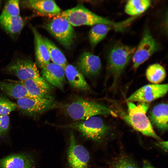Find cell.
Wrapping results in <instances>:
<instances>
[{
  "label": "cell",
  "instance_id": "cell-27",
  "mask_svg": "<svg viewBox=\"0 0 168 168\" xmlns=\"http://www.w3.org/2000/svg\"><path fill=\"white\" fill-rule=\"evenodd\" d=\"M17 107L16 103L0 95V115H8Z\"/></svg>",
  "mask_w": 168,
  "mask_h": 168
},
{
  "label": "cell",
  "instance_id": "cell-22",
  "mask_svg": "<svg viewBox=\"0 0 168 168\" xmlns=\"http://www.w3.org/2000/svg\"><path fill=\"white\" fill-rule=\"evenodd\" d=\"M114 28L104 24H97L93 26L88 33L89 41L92 47H94L104 39L108 32Z\"/></svg>",
  "mask_w": 168,
  "mask_h": 168
},
{
  "label": "cell",
  "instance_id": "cell-9",
  "mask_svg": "<svg viewBox=\"0 0 168 168\" xmlns=\"http://www.w3.org/2000/svg\"><path fill=\"white\" fill-rule=\"evenodd\" d=\"M159 49V45L149 30L146 29L132 57L133 67L136 69Z\"/></svg>",
  "mask_w": 168,
  "mask_h": 168
},
{
  "label": "cell",
  "instance_id": "cell-1",
  "mask_svg": "<svg viewBox=\"0 0 168 168\" xmlns=\"http://www.w3.org/2000/svg\"><path fill=\"white\" fill-rule=\"evenodd\" d=\"M67 20L74 26L86 25L93 26L101 24L112 26L114 29L121 30L125 25L124 22H115L98 15L81 4L62 12L58 15Z\"/></svg>",
  "mask_w": 168,
  "mask_h": 168
},
{
  "label": "cell",
  "instance_id": "cell-19",
  "mask_svg": "<svg viewBox=\"0 0 168 168\" xmlns=\"http://www.w3.org/2000/svg\"><path fill=\"white\" fill-rule=\"evenodd\" d=\"M168 110L167 104L162 103L156 105L150 112V118L152 123L163 131L168 129Z\"/></svg>",
  "mask_w": 168,
  "mask_h": 168
},
{
  "label": "cell",
  "instance_id": "cell-2",
  "mask_svg": "<svg viewBox=\"0 0 168 168\" xmlns=\"http://www.w3.org/2000/svg\"><path fill=\"white\" fill-rule=\"evenodd\" d=\"M128 114L124 119L135 130L145 136L158 141L162 140L154 130L146 113L149 108L148 103H141L136 105L132 102H127Z\"/></svg>",
  "mask_w": 168,
  "mask_h": 168
},
{
  "label": "cell",
  "instance_id": "cell-11",
  "mask_svg": "<svg viewBox=\"0 0 168 168\" xmlns=\"http://www.w3.org/2000/svg\"><path fill=\"white\" fill-rule=\"evenodd\" d=\"M9 73L17 77L20 81L31 79L42 78L35 63L27 59H18L9 65L7 68Z\"/></svg>",
  "mask_w": 168,
  "mask_h": 168
},
{
  "label": "cell",
  "instance_id": "cell-5",
  "mask_svg": "<svg viewBox=\"0 0 168 168\" xmlns=\"http://www.w3.org/2000/svg\"><path fill=\"white\" fill-rule=\"evenodd\" d=\"M58 126L77 130L86 138L98 142L103 140L108 130V127L102 119L97 116Z\"/></svg>",
  "mask_w": 168,
  "mask_h": 168
},
{
  "label": "cell",
  "instance_id": "cell-17",
  "mask_svg": "<svg viewBox=\"0 0 168 168\" xmlns=\"http://www.w3.org/2000/svg\"><path fill=\"white\" fill-rule=\"evenodd\" d=\"M35 46V55L38 66L43 68L50 63V59L43 37L34 27L32 28Z\"/></svg>",
  "mask_w": 168,
  "mask_h": 168
},
{
  "label": "cell",
  "instance_id": "cell-16",
  "mask_svg": "<svg viewBox=\"0 0 168 168\" xmlns=\"http://www.w3.org/2000/svg\"><path fill=\"white\" fill-rule=\"evenodd\" d=\"M26 3L30 7L43 15L54 17L61 12V9L53 0H29Z\"/></svg>",
  "mask_w": 168,
  "mask_h": 168
},
{
  "label": "cell",
  "instance_id": "cell-23",
  "mask_svg": "<svg viewBox=\"0 0 168 168\" xmlns=\"http://www.w3.org/2000/svg\"><path fill=\"white\" fill-rule=\"evenodd\" d=\"M47 47L50 60L53 63L59 65L64 68L68 64L67 59L61 50L48 39L43 37Z\"/></svg>",
  "mask_w": 168,
  "mask_h": 168
},
{
  "label": "cell",
  "instance_id": "cell-24",
  "mask_svg": "<svg viewBox=\"0 0 168 168\" xmlns=\"http://www.w3.org/2000/svg\"><path fill=\"white\" fill-rule=\"evenodd\" d=\"M166 71L161 64L156 63L150 65L146 71V76L147 80L154 84H159L165 79Z\"/></svg>",
  "mask_w": 168,
  "mask_h": 168
},
{
  "label": "cell",
  "instance_id": "cell-15",
  "mask_svg": "<svg viewBox=\"0 0 168 168\" xmlns=\"http://www.w3.org/2000/svg\"><path fill=\"white\" fill-rule=\"evenodd\" d=\"M12 82L22 85L33 97H41L49 96L50 87L43 78L31 79L24 81H13Z\"/></svg>",
  "mask_w": 168,
  "mask_h": 168
},
{
  "label": "cell",
  "instance_id": "cell-8",
  "mask_svg": "<svg viewBox=\"0 0 168 168\" xmlns=\"http://www.w3.org/2000/svg\"><path fill=\"white\" fill-rule=\"evenodd\" d=\"M17 105L24 113L29 115L41 113L57 107V104L50 95L41 97H24L18 99Z\"/></svg>",
  "mask_w": 168,
  "mask_h": 168
},
{
  "label": "cell",
  "instance_id": "cell-30",
  "mask_svg": "<svg viewBox=\"0 0 168 168\" xmlns=\"http://www.w3.org/2000/svg\"><path fill=\"white\" fill-rule=\"evenodd\" d=\"M156 144L161 147L165 151L167 152L168 149V141L162 140L158 141L156 143Z\"/></svg>",
  "mask_w": 168,
  "mask_h": 168
},
{
  "label": "cell",
  "instance_id": "cell-31",
  "mask_svg": "<svg viewBox=\"0 0 168 168\" xmlns=\"http://www.w3.org/2000/svg\"><path fill=\"white\" fill-rule=\"evenodd\" d=\"M142 168H155L151 164L146 160L144 161Z\"/></svg>",
  "mask_w": 168,
  "mask_h": 168
},
{
  "label": "cell",
  "instance_id": "cell-6",
  "mask_svg": "<svg viewBox=\"0 0 168 168\" xmlns=\"http://www.w3.org/2000/svg\"><path fill=\"white\" fill-rule=\"evenodd\" d=\"M53 17L46 25L45 29L62 45L69 49L75 36L72 26L67 20L59 15Z\"/></svg>",
  "mask_w": 168,
  "mask_h": 168
},
{
  "label": "cell",
  "instance_id": "cell-12",
  "mask_svg": "<svg viewBox=\"0 0 168 168\" xmlns=\"http://www.w3.org/2000/svg\"><path fill=\"white\" fill-rule=\"evenodd\" d=\"M79 71L88 77L95 76L100 72L101 63L100 58L89 52L83 53L77 62Z\"/></svg>",
  "mask_w": 168,
  "mask_h": 168
},
{
  "label": "cell",
  "instance_id": "cell-13",
  "mask_svg": "<svg viewBox=\"0 0 168 168\" xmlns=\"http://www.w3.org/2000/svg\"><path fill=\"white\" fill-rule=\"evenodd\" d=\"M33 156L26 153L14 154L0 159V168H34Z\"/></svg>",
  "mask_w": 168,
  "mask_h": 168
},
{
  "label": "cell",
  "instance_id": "cell-28",
  "mask_svg": "<svg viewBox=\"0 0 168 168\" xmlns=\"http://www.w3.org/2000/svg\"><path fill=\"white\" fill-rule=\"evenodd\" d=\"M112 168H138L135 163L128 157L123 156L117 159Z\"/></svg>",
  "mask_w": 168,
  "mask_h": 168
},
{
  "label": "cell",
  "instance_id": "cell-25",
  "mask_svg": "<svg viewBox=\"0 0 168 168\" xmlns=\"http://www.w3.org/2000/svg\"><path fill=\"white\" fill-rule=\"evenodd\" d=\"M151 3L149 0H128L125 5L124 11L129 15H138L145 12L150 7Z\"/></svg>",
  "mask_w": 168,
  "mask_h": 168
},
{
  "label": "cell",
  "instance_id": "cell-14",
  "mask_svg": "<svg viewBox=\"0 0 168 168\" xmlns=\"http://www.w3.org/2000/svg\"><path fill=\"white\" fill-rule=\"evenodd\" d=\"M43 78L52 85L62 89L65 82L64 68L53 63H50L42 68Z\"/></svg>",
  "mask_w": 168,
  "mask_h": 168
},
{
  "label": "cell",
  "instance_id": "cell-18",
  "mask_svg": "<svg viewBox=\"0 0 168 168\" xmlns=\"http://www.w3.org/2000/svg\"><path fill=\"white\" fill-rule=\"evenodd\" d=\"M65 76L74 88L83 91L89 90L90 87L83 74L75 67L67 64L64 68Z\"/></svg>",
  "mask_w": 168,
  "mask_h": 168
},
{
  "label": "cell",
  "instance_id": "cell-20",
  "mask_svg": "<svg viewBox=\"0 0 168 168\" xmlns=\"http://www.w3.org/2000/svg\"><path fill=\"white\" fill-rule=\"evenodd\" d=\"M0 90L6 94L15 98H35L30 95L21 84L12 82L0 81Z\"/></svg>",
  "mask_w": 168,
  "mask_h": 168
},
{
  "label": "cell",
  "instance_id": "cell-7",
  "mask_svg": "<svg viewBox=\"0 0 168 168\" xmlns=\"http://www.w3.org/2000/svg\"><path fill=\"white\" fill-rule=\"evenodd\" d=\"M90 156L87 150L78 143L72 132L70 133L67 152L70 168H89Z\"/></svg>",
  "mask_w": 168,
  "mask_h": 168
},
{
  "label": "cell",
  "instance_id": "cell-26",
  "mask_svg": "<svg viewBox=\"0 0 168 168\" xmlns=\"http://www.w3.org/2000/svg\"><path fill=\"white\" fill-rule=\"evenodd\" d=\"M20 13L19 1L16 0H11L6 3L0 16H16Z\"/></svg>",
  "mask_w": 168,
  "mask_h": 168
},
{
  "label": "cell",
  "instance_id": "cell-29",
  "mask_svg": "<svg viewBox=\"0 0 168 168\" xmlns=\"http://www.w3.org/2000/svg\"><path fill=\"white\" fill-rule=\"evenodd\" d=\"M10 118L8 115H0V137H3L8 132Z\"/></svg>",
  "mask_w": 168,
  "mask_h": 168
},
{
  "label": "cell",
  "instance_id": "cell-21",
  "mask_svg": "<svg viewBox=\"0 0 168 168\" xmlns=\"http://www.w3.org/2000/svg\"><path fill=\"white\" fill-rule=\"evenodd\" d=\"M0 25L7 32L15 34L21 32L23 28L24 22L20 15L16 16H0Z\"/></svg>",
  "mask_w": 168,
  "mask_h": 168
},
{
  "label": "cell",
  "instance_id": "cell-10",
  "mask_svg": "<svg viewBox=\"0 0 168 168\" xmlns=\"http://www.w3.org/2000/svg\"><path fill=\"white\" fill-rule=\"evenodd\" d=\"M167 91V84H149L135 91L126 99V101L148 103L164 96Z\"/></svg>",
  "mask_w": 168,
  "mask_h": 168
},
{
  "label": "cell",
  "instance_id": "cell-3",
  "mask_svg": "<svg viewBox=\"0 0 168 168\" xmlns=\"http://www.w3.org/2000/svg\"><path fill=\"white\" fill-rule=\"evenodd\" d=\"M65 110L69 116L76 121L85 120L98 115L117 116L113 110L104 105L82 99L68 104Z\"/></svg>",
  "mask_w": 168,
  "mask_h": 168
},
{
  "label": "cell",
  "instance_id": "cell-4",
  "mask_svg": "<svg viewBox=\"0 0 168 168\" xmlns=\"http://www.w3.org/2000/svg\"><path fill=\"white\" fill-rule=\"evenodd\" d=\"M135 47L120 43L114 44L107 57V70L113 78V86L115 85L121 74L129 62L135 50Z\"/></svg>",
  "mask_w": 168,
  "mask_h": 168
},
{
  "label": "cell",
  "instance_id": "cell-32",
  "mask_svg": "<svg viewBox=\"0 0 168 168\" xmlns=\"http://www.w3.org/2000/svg\"><path fill=\"white\" fill-rule=\"evenodd\" d=\"M1 0H0V6H1Z\"/></svg>",
  "mask_w": 168,
  "mask_h": 168
}]
</instances>
